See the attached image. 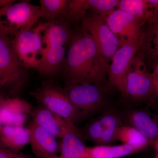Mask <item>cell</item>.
I'll list each match as a JSON object with an SVG mask.
<instances>
[{
	"label": "cell",
	"mask_w": 158,
	"mask_h": 158,
	"mask_svg": "<svg viewBox=\"0 0 158 158\" xmlns=\"http://www.w3.org/2000/svg\"><path fill=\"white\" fill-rule=\"evenodd\" d=\"M39 6L26 2H13L6 7L4 13L7 27L16 31L29 27H32L39 19Z\"/></svg>",
	"instance_id": "8fae6325"
},
{
	"label": "cell",
	"mask_w": 158,
	"mask_h": 158,
	"mask_svg": "<svg viewBox=\"0 0 158 158\" xmlns=\"http://www.w3.org/2000/svg\"><path fill=\"white\" fill-rule=\"evenodd\" d=\"M30 94L42 106L75 126L80 120L78 113L64 89L51 81H45Z\"/></svg>",
	"instance_id": "3957f363"
},
{
	"label": "cell",
	"mask_w": 158,
	"mask_h": 158,
	"mask_svg": "<svg viewBox=\"0 0 158 158\" xmlns=\"http://www.w3.org/2000/svg\"><path fill=\"white\" fill-rule=\"evenodd\" d=\"M60 154L53 158H82L88 146L82 141L83 138L72 131L66 132L62 137Z\"/></svg>",
	"instance_id": "44dd1931"
},
{
	"label": "cell",
	"mask_w": 158,
	"mask_h": 158,
	"mask_svg": "<svg viewBox=\"0 0 158 158\" xmlns=\"http://www.w3.org/2000/svg\"><path fill=\"white\" fill-rule=\"evenodd\" d=\"M29 128L31 132L30 144L37 158H53L58 156L60 146L55 136L33 122Z\"/></svg>",
	"instance_id": "4fadbf2b"
},
{
	"label": "cell",
	"mask_w": 158,
	"mask_h": 158,
	"mask_svg": "<svg viewBox=\"0 0 158 158\" xmlns=\"http://www.w3.org/2000/svg\"><path fill=\"white\" fill-rule=\"evenodd\" d=\"M3 125L2 123V121H1V119H0V129L2 128V127L3 126Z\"/></svg>",
	"instance_id": "836d02e7"
},
{
	"label": "cell",
	"mask_w": 158,
	"mask_h": 158,
	"mask_svg": "<svg viewBox=\"0 0 158 158\" xmlns=\"http://www.w3.org/2000/svg\"><path fill=\"white\" fill-rule=\"evenodd\" d=\"M31 132L23 126L4 125L0 129V146L18 152L30 144Z\"/></svg>",
	"instance_id": "2e32d148"
},
{
	"label": "cell",
	"mask_w": 158,
	"mask_h": 158,
	"mask_svg": "<svg viewBox=\"0 0 158 158\" xmlns=\"http://www.w3.org/2000/svg\"><path fill=\"white\" fill-rule=\"evenodd\" d=\"M39 18H44L48 22L57 20H69V1L67 0H40Z\"/></svg>",
	"instance_id": "d6986e66"
},
{
	"label": "cell",
	"mask_w": 158,
	"mask_h": 158,
	"mask_svg": "<svg viewBox=\"0 0 158 158\" xmlns=\"http://www.w3.org/2000/svg\"><path fill=\"white\" fill-rule=\"evenodd\" d=\"M152 85L151 73L136 54L127 74L123 96L133 101L152 105Z\"/></svg>",
	"instance_id": "5b68a950"
},
{
	"label": "cell",
	"mask_w": 158,
	"mask_h": 158,
	"mask_svg": "<svg viewBox=\"0 0 158 158\" xmlns=\"http://www.w3.org/2000/svg\"><path fill=\"white\" fill-rule=\"evenodd\" d=\"M151 144H152L154 148L156 150V151L157 152L158 154V139H156L155 141H154Z\"/></svg>",
	"instance_id": "d6a6232c"
},
{
	"label": "cell",
	"mask_w": 158,
	"mask_h": 158,
	"mask_svg": "<svg viewBox=\"0 0 158 158\" xmlns=\"http://www.w3.org/2000/svg\"><path fill=\"white\" fill-rule=\"evenodd\" d=\"M33 123L48 131L56 138H62L66 132L72 131L84 138L80 130L43 106L37 108L31 113Z\"/></svg>",
	"instance_id": "7c38bea8"
},
{
	"label": "cell",
	"mask_w": 158,
	"mask_h": 158,
	"mask_svg": "<svg viewBox=\"0 0 158 158\" xmlns=\"http://www.w3.org/2000/svg\"><path fill=\"white\" fill-rule=\"evenodd\" d=\"M103 127V135L98 145H110L116 141L115 135L119 127L123 125L119 115L108 111L99 117Z\"/></svg>",
	"instance_id": "603a6c76"
},
{
	"label": "cell",
	"mask_w": 158,
	"mask_h": 158,
	"mask_svg": "<svg viewBox=\"0 0 158 158\" xmlns=\"http://www.w3.org/2000/svg\"><path fill=\"white\" fill-rule=\"evenodd\" d=\"M69 20L77 21L88 13L90 9L88 0L69 1Z\"/></svg>",
	"instance_id": "4316f807"
},
{
	"label": "cell",
	"mask_w": 158,
	"mask_h": 158,
	"mask_svg": "<svg viewBox=\"0 0 158 158\" xmlns=\"http://www.w3.org/2000/svg\"><path fill=\"white\" fill-rule=\"evenodd\" d=\"M84 138L99 144L103 135V127L99 117L94 119L86 126L85 129L80 131Z\"/></svg>",
	"instance_id": "484cf974"
},
{
	"label": "cell",
	"mask_w": 158,
	"mask_h": 158,
	"mask_svg": "<svg viewBox=\"0 0 158 158\" xmlns=\"http://www.w3.org/2000/svg\"><path fill=\"white\" fill-rule=\"evenodd\" d=\"M150 15L158 11V0H146Z\"/></svg>",
	"instance_id": "4dcf8cb0"
},
{
	"label": "cell",
	"mask_w": 158,
	"mask_h": 158,
	"mask_svg": "<svg viewBox=\"0 0 158 158\" xmlns=\"http://www.w3.org/2000/svg\"><path fill=\"white\" fill-rule=\"evenodd\" d=\"M61 71L65 82L108 86L110 65L105 62L95 43L81 28L73 33Z\"/></svg>",
	"instance_id": "6da1fadb"
},
{
	"label": "cell",
	"mask_w": 158,
	"mask_h": 158,
	"mask_svg": "<svg viewBox=\"0 0 158 158\" xmlns=\"http://www.w3.org/2000/svg\"><path fill=\"white\" fill-rule=\"evenodd\" d=\"M156 103H158V79H153L152 104Z\"/></svg>",
	"instance_id": "f546056e"
},
{
	"label": "cell",
	"mask_w": 158,
	"mask_h": 158,
	"mask_svg": "<svg viewBox=\"0 0 158 158\" xmlns=\"http://www.w3.org/2000/svg\"><path fill=\"white\" fill-rule=\"evenodd\" d=\"M156 117H157L158 119V113L157 115H156Z\"/></svg>",
	"instance_id": "d590c367"
},
{
	"label": "cell",
	"mask_w": 158,
	"mask_h": 158,
	"mask_svg": "<svg viewBox=\"0 0 158 158\" xmlns=\"http://www.w3.org/2000/svg\"><path fill=\"white\" fill-rule=\"evenodd\" d=\"M0 158H29L24 155L19 153L0 146Z\"/></svg>",
	"instance_id": "f1b7e54d"
},
{
	"label": "cell",
	"mask_w": 158,
	"mask_h": 158,
	"mask_svg": "<svg viewBox=\"0 0 158 158\" xmlns=\"http://www.w3.org/2000/svg\"><path fill=\"white\" fill-rule=\"evenodd\" d=\"M43 33L44 49L64 46L69 42L73 34L69 28L68 21L62 19L46 23Z\"/></svg>",
	"instance_id": "e0dca14e"
},
{
	"label": "cell",
	"mask_w": 158,
	"mask_h": 158,
	"mask_svg": "<svg viewBox=\"0 0 158 158\" xmlns=\"http://www.w3.org/2000/svg\"><path fill=\"white\" fill-rule=\"evenodd\" d=\"M140 39L137 54L151 67L158 62V12L152 13L141 28Z\"/></svg>",
	"instance_id": "30bf717a"
},
{
	"label": "cell",
	"mask_w": 158,
	"mask_h": 158,
	"mask_svg": "<svg viewBox=\"0 0 158 158\" xmlns=\"http://www.w3.org/2000/svg\"><path fill=\"white\" fill-rule=\"evenodd\" d=\"M141 44L140 36L137 40L122 44L111 60L108 72V86L112 90H118L122 95L129 67Z\"/></svg>",
	"instance_id": "ba28073f"
},
{
	"label": "cell",
	"mask_w": 158,
	"mask_h": 158,
	"mask_svg": "<svg viewBox=\"0 0 158 158\" xmlns=\"http://www.w3.org/2000/svg\"><path fill=\"white\" fill-rule=\"evenodd\" d=\"M64 90L81 119L96 113L106 106L109 90L112 89L109 86L65 82Z\"/></svg>",
	"instance_id": "7a4b0ae2"
},
{
	"label": "cell",
	"mask_w": 158,
	"mask_h": 158,
	"mask_svg": "<svg viewBox=\"0 0 158 158\" xmlns=\"http://www.w3.org/2000/svg\"><path fill=\"white\" fill-rule=\"evenodd\" d=\"M151 68H152L151 74L153 79H158V62L155 63L152 65Z\"/></svg>",
	"instance_id": "1f68e13d"
},
{
	"label": "cell",
	"mask_w": 158,
	"mask_h": 158,
	"mask_svg": "<svg viewBox=\"0 0 158 158\" xmlns=\"http://www.w3.org/2000/svg\"><path fill=\"white\" fill-rule=\"evenodd\" d=\"M138 152L135 148L126 144L98 145L87 147L82 158H122Z\"/></svg>",
	"instance_id": "ffe728a7"
},
{
	"label": "cell",
	"mask_w": 158,
	"mask_h": 158,
	"mask_svg": "<svg viewBox=\"0 0 158 158\" xmlns=\"http://www.w3.org/2000/svg\"><path fill=\"white\" fill-rule=\"evenodd\" d=\"M106 22L118 38L120 46L139 39L141 28L146 22L121 9H115L106 18Z\"/></svg>",
	"instance_id": "9c48e42d"
},
{
	"label": "cell",
	"mask_w": 158,
	"mask_h": 158,
	"mask_svg": "<svg viewBox=\"0 0 158 158\" xmlns=\"http://www.w3.org/2000/svg\"><path fill=\"white\" fill-rule=\"evenodd\" d=\"M118 0H88L91 12L106 18L115 10L119 3Z\"/></svg>",
	"instance_id": "d4e9b609"
},
{
	"label": "cell",
	"mask_w": 158,
	"mask_h": 158,
	"mask_svg": "<svg viewBox=\"0 0 158 158\" xmlns=\"http://www.w3.org/2000/svg\"><path fill=\"white\" fill-rule=\"evenodd\" d=\"M11 37L0 31V87L15 93L24 84V76L12 48Z\"/></svg>",
	"instance_id": "52a82bcc"
},
{
	"label": "cell",
	"mask_w": 158,
	"mask_h": 158,
	"mask_svg": "<svg viewBox=\"0 0 158 158\" xmlns=\"http://www.w3.org/2000/svg\"><path fill=\"white\" fill-rule=\"evenodd\" d=\"M153 158H158V154H157Z\"/></svg>",
	"instance_id": "e575fe53"
},
{
	"label": "cell",
	"mask_w": 158,
	"mask_h": 158,
	"mask_svg": "<svg viewBox=\"0 0 158 158\" xmlns=\"http://www.w3.org/2000/svg\"><path fill=\"white\" fill-rule=\"evenodd\" d=\"M117 9L145 22L150 16L146 0H120Z\"/></svg>",
	"instance_id": "cb8c5ba5"
},
{
	"label": "cell",
	"mask_w": 158,
	"mask_h": 158,
	"mask_svg": "<svg viewBox=\"0 0 158 158\" xmlns=\"http://www.w3.org/2000/svg\"><path fill=\"white\" fill-rule=\"evenodd\" d=\"M129 125L138 130L152 143L158 139V119L147 111L135 110L130 111L127 116Z\"/></svg>",
	"instance_id": "9a60e30c"
},
{
	"label": "cell",
	"mask_w": 158,
	"mask_h": 158,
	"mask_svg": "<svg viewBox=\"0 0 158 158\" xmlns=\"http://www.w3.org/2000/svg\"><path fill=\"white\" fill-rule=\"evenodd\" d=\"M66 56V50L64 46L43 49L37 70L40 74L43 76H49L56 74L62 70Z\"/></svg>",
	"instance_id": "ac0fdd59"
},
{
	"label": "cell",
	"mask_w": 158,
	"mask_h": 158,
	"mask_svg": "<svg viewBox=\"0 0 158 158\" xmlns=\"http://www.w3.org/2000/svg\"><path fill=\"white\" fill-rule=\"evenodd\" d=\"M115 140L135 148L138 152L151 144L150 141L144 135L129 125H123L118 128L115 135Z\"/></svg>",
	"instance_id": "7402d4cb"
},
{
	"label": "cell",
	"mask_w": 158,
	"mask_h": 158,
	"mask_svg": "<svg viewBox=\"0 0 158 158\" xmlns=\"http://www.w3.org/2000/svg\"><path fill=\"white\" fill-rule=\"evenodd\" d=\"M46 23L35 29L27 27L18 31L12 39L13 50L21 65L37 69L44 49L42 36Z\"/></svg>",
	"instance_id": "277c9868"
},
{
	"label": "cell",
	"mask_w": 158,
	"mask_h": 158,
	"mask_svg": "<svg viewBox=\"0 0 158 158\" xmlns=\"http://www.w3.org/2000/svg\"><path fill=\"white\" fill-rule=\"evenodd\" d=\"M32 110L27 102L17 98L0 96V119L3 125L23 126Z\"/></svg>",
	"instance_id": "5bb4252c"
},
{
	"label": "cell",
	"mask_w": 158,
	"mask_h": 158,
	"mask_svg": "<svg viewBox=\"0 0 158 158\" xmlns=\"http://www.w3.org/2000/svg\"><path fill=\"white\" fill-rule=\"evenodd\" d=\"M14 2L15 1L13 0H0V31L12 37L15 35L18 31L7 27L2 18L6 7Z\"/></svg>",
	"instance_id": "83f0119b"
},
{
	"label": "cell",
	"mask_w": 158,
	"mask_h": 158,
	"mask_svg": "<svg viewBox=\"0 0 158 158\" xmlns=\"http://www.w3.org/2000/svg\"><path fill=\"white\" fill-rule=\"evenodd\" d=\"M81 20L82 28L93 39L102 57L109 64L120 44L108 26L106 18L90 12L87 13Z\"/></svg>",
	"instance_id": "8992f818"
}]
</instances>
